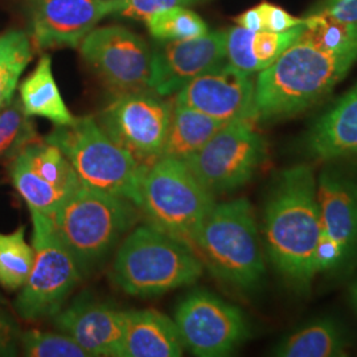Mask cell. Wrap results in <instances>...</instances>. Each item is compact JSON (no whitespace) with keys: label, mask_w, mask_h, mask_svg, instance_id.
<instances>
[{"label":"cell","mask_w":357,"mask_h":357,"mask_svg":"<svg viewBox=\"0 0 357 357\" xmlns=\"http://www.w3.org/2000/svg\"><path fill=\"white\" fill-rule=\"evenodd\" d=\"M38 139V131L20 100H13L0 110V156L15 158Z\"/></svg>","instance_id":"30"},{"label":"cell","mask_w":357,"mask_h":357,"mask_svg":"<svg viewBox=\"0 0 357 357\" xmlns=\"http://www.w3.org/2000/svg\"><path fill=\"white\" fill-rule=\"evenodd\" d=\"M236 23L245 29L253 31V32H261L264 31V24L261 19V13L258 11V7L250 8L248 11L238 15L236 19Z\"/></svg>","instance_id":"37"},{"label":"cell","mask_w":357,"mask_h":357,"mask_svg":"<svg viewBox=\"0 0 357 357\" xmlns=\"http://www.w3.org/2000/svg\"><path fill=\"white\" fill-rule=\"evenodd\" d=\"M203 268L191 248L149 224L121 243L109 277L123 293L150 298L190 286L202 277Z\"/></svg>","instance_id":"3"},{"label":"cell","mask_w":357,"mask_h":357,"mask_svg":"<svg viewBox=\"0 0 357 357\" xmlns=\"http://www.w3.org/2000/svg\"><path fill=\"white\" fill-rule=\"evenodd\" d=\"M321 229L339 243L345 257L357 245V184L339 171H323L318 181Z\"/></svg>","instance_id":"17"},{"label":"cell","mask_w":357,"mask_h":357,"mask_svg":"<svg viewBox=\"0 0 357 357\" xmlns=\"http://www.w3.org/2000/svg\"><path fill=\"white\" fill-rule=\"evenodd\" d=\"M33 266L26 284L15 301V310L28 321L53 319L66 305L84 274L75 257L54 229L53 221L38 211H31Z\"/></svg>","instance_id":"8"},{"label":"cell","mask_w":357,"mask_h":357,"mask_svg":"<svg viewBox=\"0 0 357 357\" xmlns=\"http://www.w3.org/2000/svg\"><path fill=\"white\" fill-rule=\"evenodd\" d=\"M32 40L11 29L0 36V110L13 102L19 79L32 60Z\"/></svg>","instance_id":"25"},{"label":"cell","mask_w":357,"mask_h":357,"mask_svg":"<svg viewBox=\"0 0 357 357\" xmlns=\"http://www.w3.org/2000/svg\"><path fill=\"white\" fill-rule=\"evenodd\" d=\"M178 327L159 311H128L122 357H178L183 355Z\"/></svg>","instance_id":"20"},{"label":"cell","mask_w":357,"mask_h":357,"mask_svg":"<svg viewBox=\"0 0 357 357\" xmlns=\"http://www.w3.org/2000/svg\"><path fill=\"white\" fill-rule=\"evenodd\" d=\"M255 82L229 63L216 66L176 93L174 102L191 107L221 122L257 118Z\"/></svg>","instance_id":"15"},{"label":"cell","mask_w":357,"mask_h":357,"mask_svg":"<svg viewBox=\"0 0 357 357\" xmlns=\"http://www.w3.org/2000/svg\"><path fill=\"white\" fill-rule=\"evenodd\" d=\"M344 258L345 255L342 246L321 229L319 241L315 249L317 271L319 273V271L337 268Z\"/></svg>","instance_id":"34"},{"label":"cell","mask_w":357,"mask_h":357,"mask_svg":"<svg viewBox=\"0 0 357 357\" xmlns=\"http://www.w3.org/2000/svg\"><path fill=\"white\" fill-rule=\"evenodd\" d=\"M128 311L78 296L54 318V326L70 336L89 356L122 357Z\"/></svg>","instance_id":"16"},{"label":"cell","mask_w":357,"mask_h":357,"mask_svg":"<svg viewBox=\"0 0 357 357\" xmlns=\"http://www.w3.org/2000/svg\"><path fill=\"white\" fill-rule=\"evenodd\" d=\"M196 255L220 281L249 291L265 274L255 211L246 199L215 204L200 229Z\"/></svg>","instance_id":"5"},{"label":"cell","mask_w":357,"mask_h":357,"mask_svg":"<svg viewBox=\"0 0 357 357\" xmlns=\"http://www.w3.org/2000/svg\"><path fill=\"white\" fill-rule=\"evenodd\" d=\"M44 141L65 153L82 185L125 197L139 206L146 166L112 141L97 119L81 116L72 125L54 126Z\"/></svg>","instance_id":"7"},{"label":"cell","mask_w":357,"mask_h":357,"mask_svg":"<svg viewBox=\"0 0 357 357\" xmlns=\"http://www.w3.org/2000/svg\"><path fill=\"white\" fill-rule=\"evenodd\" d=\"M174 102L153 89L116 94L97 119L112 141L142 166L160 158Z\"/></svg>","instance_id":"10"},{"label":"cell","mask_w":357,"mask_h":357,"mask_svg":"<svg viewBox=\"0 0 357 357\" xmlns=\"http://www.w3.org/2000/svg\"><path fill=\"white\" fill-rule=\"evenodd\" d=\"M125 197L81 185L51 217L59 237L84 275L102 265L141 217Z\"/></svg>","instance_id":"4"},{"label":"cell","mask_w":357,"mask_h":357,"mask_svg":"<svg viewBox=\"0 0 357 357\" xmlns=\"http://www.w3.org/2000/svg\"><path fill=\"white\" fill-rule=\"evenodd\" d=\"M357 61V45L321 51L298 40L257 77L258 119H277L305 112L339 84Z\"/></svg>","instance_id":"2"},{"label":"cell","mask_w":357,"mask_h":357,"mask_svg":"<svg viewBox=\"0 0 357 357\" xmlns=\"http://www.w3.org/2000/svg\"><path fill=\"white\" fill-rule=\"evenodd\" d=\"M1 303H3V299H1V296H0V305H1Z\"/></svg>","instance_id":"39"},{"label":"cell","mask_w":357,"mask_h":357,"mask_svg":"<svg viewBox=\"0 0 357 357\" xmlns=\"http://www.w3.org/2000/svg\"><path fill=\"white\" fill-rule=\"evenodd\" d=\"M303 28L305 23L284 32H253L233 26L227 31V60L243 73H259L299 40Z\"/></svg>","instance_id":"19"},{"label":"cell","mask_w":357,"mask_h":357,"mask_svg":"<svg viewBox=\"0 0 357 357\" xmlns=\"http://www.w3.org/2000/svg\"><path fill=\"white\" fill-rule=\"evenodd\" d=\"M227 123L191 107L174 102L171 122L162 156L185 160L204 147Z\"/></svg>","instance_id":"22"},{"label":"cell","mask_w":357,"mask_h":357,"mask_svg":"<svg viewBox=\"0 0 357 357\" xmlns=\"http://www.w3.org/2000/svg\"><path fill=\"white\" fill-rule=\"evenodd\" d=\"M308 15H326L336 20L357 23V0H323Z\"/></svg>","instance_id":"36"},{"label":"cell","mask_w":357,"mask_h":357,"mask_svg":"<svg viewBox=\"0 0 357 357\" xmlns=\"http://www.w3.org/2000/svg\"><path fill=\"white\" fill-rule=\"evenodd\" d=\"M19 100L28 116L45 118L54 126H68L76 121L63 100L48 54L40 57L33 72L22 82Z\"/></svg>","instance_id":"21"},{"label":"cell","mask_w":357,"mask_h":357,"mask_svg":"<svg viewBox=\"0 0 357 357\" xmlns=\"http://www.w3.org/2000/svg\"><path fill=\"white\" fill-rule=\"evenodd\" d=\"M20 153L35 174L53 185L72 193L82 185L65 153L50 142H33Z\"/></svg>","instance_id":"26"},{"label":"cell","mask_w":357,"mask_h":357,"mask_svg":"<svg viewBox=\"0 0 357 357\" xmlns=\"http://www.w3.org/2000/svg\"><path fill=\"white\" fill-rule=\"evenodd\" d=\"M208 0H121L119 16L134 17L143 20L150 13L166 10L171 7H188Z\"/></svg>","instance_id":"32"},{"label":"cell","mask_w":357,"mask_h":357,"mask_svg":"<svg viewBox=\"0 0 357 357\" xmlns=\"http://www.w3.org/2000/svg\"><path fill=\"white\" fill-rule=\"evenodd\" d=\"M150 35L156 40H184L208 32L204 20L188 7H171L150 13L144 19Z\"/></svg>","instance_id":"29"},{"label":"cell","mask_w":357,"mask_h":357,"mask_svg":"<svg viewBox=\"0 0 357 357\" xmlns=\"http://www.w3.org/2000/svg\"><path fill=\"white\" fill-rule=\"evenodd\" d=\"M20 348L28 357H89L64 332L53 333L40 330L22 332Z\"/></svg>","instance_id":"31"},{"label":"cell","mask_w":357,"mask_h":357,"mask_svg":"<svg viewBox=\"0 0 357 357\" xmlns=\"http://www.w3.org/2000/svg\"><path fill=\"white\" fill-rule=\"evenodd\" d=\"M22 332L13 315L0 308V356H15L20 348Z\"/></svg>","instance_id":"35"},{"label":"cell","mask_w":357,"mask_h":357,"mask_svg":"<svg viewBox=\"0 0 357 357\" xmlns=\"http://www.w3.org/2000/svg\"><path fill=\"white\" fill-rule=\"evenodd\" d=\"M257 121L241 118L228 122L204 147L183 160L208 191H234L255 176L266 153Z\"/></svg>","instance_id":"9"},{"label":"cell","mask_w":357,"mask_h":357,"mask_svg":"<svg viewBox=\"0 0 357 357\" xmlns=\"http://www.w3.org/2000/svg\"><path fill=\"white\" fill-rule=\"evenodd\" d=\"M227 32H206L184 40H158L151 48L150 89L176 94L205 72L227 63Z\"/></svg>","instance_id":"13"},{"label":"cell","mask_w":357,"mask_h":357,"mask_svg":"<svg viewBox=\"0 0 357 357\" xmlns=\"http://www.w3.org/2000/svg\"><path fill=\"white\" fill-rule=\"evenodd\" d=\"M351 302L357 311V282L352 286V290H351Z\"/></svg>","instance_id":"38"},{"label":"cell","mask_w":357,"mask_h":357,"mask_svg":"<svg viewBox=\"0 0 357 357\" xmlns=\"http://www.w3.org/2000/svg\"><path fill=\"white\" fill-rule=\"evenodd\" d=\"M78 47L84 61L115 96L150 89L151 48L139 35L122 26H100Z\"/></svg>","instance_id":"12"},{"label":"cell","mask_w":357,"mask_h":357,"mask_svg":"<svg viewBox=\"0 0 357 357\" xmlns=\"http://www.w3.org/2000/svg\"><path fill=\"white\" fill-rule=\"evenodd\" d=\"M307 150L323 160L356 156L357 84L311 128Z\"/></svg>","instance_id":"18"},{"label":"cell","mask_w":357,"mask_h":357,"mask_svg":"<svg viewBox=\"0 0 357 357\" xmlns=\"http://www.w3.org/2000/svg\"><path fill=\"white\" fill-rule=\"evenodd\" d=\"M174 321L181 343L196 356H228L249 337L241 310L204 290L178 303Z\"/></svg>","instance_id":"11"},{"label":"cell","mask_w":357,"mask_h":357,"mask_svg":"<svg viewBox=\"0 0 357 357\" xmlns=\"http://www.w3.org/2000/svg\"><path fill=\"white\" fill-rule=\"evenodd\" d=\"M299 40L321 51H344L357 45V23L332 19L326 15H308Z\"/></svg>","instance_id":"28"},{"label":"cell","mask_w":357,"mask_h":357,"mask_svg":"<svg viewBox=\"0 0 357 357\" xmlns=\"http://www.w3.org/2000/svg\"><path fill=\"white\" fill-rule=\"evenodd\" d=\"M213 193L175 158L162 156L144 167L141 181L142 215L196 253L205 218L215 206Z\"/></svg>","instance_id":"6"},{"label":"cell","mask_w":357,"mask_h":357,"mask_svg":"<svg viewBox=\"0 0 357 357\" xmlns=\"http://www.w3.org/2000/svg\"><path fill=\"white\" fill-rule=\"evenodd\" d=\"M121 0H28L29 38L38 50L76 48Z\"/></svg>","instance_id":"14"},{"label":"cell","mask_w":357,"mask_h":357,"mask_svg":"<svg viewBox=\"0 0 357 357\" xmlns=\"http://www.w3.org/2000/svg\"><path fill=\"white\" fill-rule=\"evenodd\" d=\"M35 250L26 241V228L0 233V286L8 291L20 290L33 266Z\"/></svg>","instance_id":"27"},{"label":"cell","mask_w":357,"mask_h":357,"mask_svg":"<svg viewBox=\"0 0 357 357\" xmlns=\"http://www.w3.org/2000/svg\"><path fill=\"white\" fill-rule=\"evenodd\" d=\"M344 333L331 320H319L294 332L274 351L283 357H335L345 355Z\"/></svg>","instance_id":"23"},{"label":"cell","mask_w":357,"mask_h":357,"mask_svg":"<svg viewBox=\"0 0 357 357\" xmlns=\"http://www.w3.org/2000/svg\"><path fill=\"white\" fill-rule=\"evenodd\" d=\"M321 233L318 183L312 168L282 171L265 211V241L274 266L294 286L306 289L315 274Z\"/></svg>","instance_id":"1"},{"label":"cell","mask_w":357,"mask_h":357,"mask_svg":"<svg viewBox=\"0 0 357 357\" xmlns=\"http://www.w3.org/2000/svg\"><path fill=\"white\" fill-rule=\"evenodd\" d=\"M10 175L13 187L24 199L29 211H38L45 216H53L76 192L65 191L43 180L32 171L22 153L13 158Z\"/></svg>","instance_id":"24"},{"label":"cell","mask_w":357,"mask_h":357,"mask_svg":"<svg viewBox=\"0 0 357 357\" xmlns=\"http://www.w3.org/2000/svg\"><path fill=\"white\" fill-rule=\"evenodd\" d=\"M261 13L264 31L268 32H284L294 26H301L305 23V19L295 17L293 15L284 11L281 7H277L270 3H261L257 6Z\"/></svg>","instance_id":"33"}]
</instances>
